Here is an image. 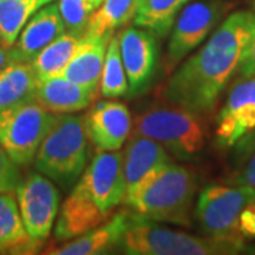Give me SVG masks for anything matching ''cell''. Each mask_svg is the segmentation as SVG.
<instances>
[{
    "mask_svg": "<svg viewBox=\"0 0 255 255\" xmlns=\"http://www.w3.org/2000/svg\"><path fill=\"white\" fill-rule=\"evenodd\" d=\"M230 184H244L255 189V152L250 156L247 164L237 173H234L228 179Z\"/></svg>",
    "mask_w": 255,
    "mask_h": 255,
    "instance_id": "31",
    "label": "cell"
},
{
    "mask_svg": "<svg viewBox=\"0 0 255 255\" xmlns=\"http://www.w3.org/2000/svg\"><path fill=\"white\" fill-rule=\"evenodd\" d=\"M87 163L88 135L85 117L58 114L37 150L36 170L67 189L77 183Z\"/></svg>",
    "mask_w": 255,
    "mask_h": 255,
    "instance_id": "3",
    "label": "cell"
},
{
    "mask_svg": "<svg viewBox=\"0 0 255 255\" xmlns=\"http://www.w3.org/2000/svg\"><path fill=\"white\" fill-rule=\"evenodd\" d=\"M251 7H253V11H254V13H255V0H254V1H253V3H251Z\"/></svg>",
    "mask_w": 255,
    "mask_h": 255,
    "instance_id": "37",
    "label": "cell"
},
{
    "mask_svg": "<svg viewBox=\"0 0 255 255\" xmlns=\"http://www.w3.org/2000/svg\"><path fill=\"white\" fill-rule=\"evenodd\" d=\"M118 41L129 92L143 91L152 80L157 64L159 50L155 34L137 26L127 27L118 34Z\"/></svg>",
    "mask_w": 255,
    "mask_h": 255,
    "instance_id": "12",
    "label": "cell"
},
{
    "mask_svg": "<svg viewBox=\"0 0 255 255\" xmlns=\"http://www.w3.org/2000/svg\"><path fill=\"white\" fill-rule=\"evenodd\" d=\"M91 1V6H92V9L95 10L98 6H100L101 3H102V0H90Z\"/></svg>",
    "mask_w": 255,
    "mask_h": 255,
    "instance_id": "35",
    "label": "cell"
},
{
    "mask_svg": "<svg viewBox=\"0 0 255 255\" xmlns=\"http://www.w3.org/2000/svg\"><path fill=\"white\" fill-rule=\"evenodd\" d=\"M97 90L70 81L63 75L38 80L36 101L51 114H75L91 105Z\"/></svg>",
    "mask_w": 255,
    "mask_h": 255,
    "instance_id": "16",
    "label": "cell"
},
{
    "mask_svg": "<svg viewBox=\"0 0 255 255\" xmlns=\"http://www.w3.org/2000/svg\"><path fill=\"white\" fill-rule=\"evenodd\" d=\"M85 128L97 152L121 150L132 132L130 112L122 102H95L85 117Z\"/></svg>",
    "mask_w": 255,
    "mask_h": 255,
    "instance_id": "13",
    "label": "cell"
},
{
    "mask_svg": "<svg viewBox=\"0 0 255 255\" xmlns=\"http://www.w3.org/2000/svg\"><path fill=\"white\" fill-rule=\"evenodd\" d=\"M38 78L31 63L13 61L0 70V111L36 101Z\"/></svg>",
    "mask_w": 255,
    "mask_h": 255,
    "instance_id": "20",
    "label": "cell"
},
{
    "mask_svg": "<svg viewBox=\"0 0 255 255\" xmlns=\"http://www.w3.org/2000/svg\"><path fill=\"white\" fill-rule=\"evenodd\" d=\"M18 210L33 244L40 247L54 227L60 207V191L40 172L28 173L16 189Z\"/></svg>",
    "mask_w": 255,
    "mask_h": 255,
    "instance_id": "9",
    "label": "cell"
},
{
    "mask_svg": "<svg viewBox=\"0 0 255 255\" xmlns=\"http://www.w3.org/2000/svg\"><path fill=\"white\" fill-rule=\"evenodd\" d=\"M132 133L149 137L179 160H191L206 145L201 115L180 105H152L132 122Z\"/></svg>",
    "mask_w": 255,
    "mask_h": 255,
    "instance_id": "4",
    "label": "cell"
},
{
    "mask_svg": "<svg viewBox=\"0 0 255 255\" xmlns=\"http://www.w3.org/2000/svg\"><path fill=\"white\" fill-rule=\"evenodd\" d=\"M119 247L130 255H223L243 251L233 243L159 227L137 213Z\"/></svg>",
    "mask_w": 255,
    "mask_h": 255,
    "instance_id": "5",
    "label": "cell"
},
{
    "mask_svg": "<svg viewBox=\"0 0 255 255\" xmlns=\"http://www.w3.org/2000/svg\"><path fill=\"white\" fill-rule=\"evenodd\" d=\"M37 248L23 224L16 191L0 193V251L33 253Z\"/></svg>",
    "mask_w": 255,
    "mask_h": 255,
    "instance_id": "21",
    "label": "cell"
},
{
    "mask_svg": "<svg viewBox=\"0 0 255 255\" xmlns=\"http://www.w3.org/2000/svg\"><path fill=\"white\" fill-rule=\"evenodd\" d=\"M57 6L63 17L65 33L82 37L91 17L92 9L90 0H58Z\"/></svg>",
    "mask_w": 255,
    "mask_h": 255,
    "instance_id": "27",
    "label": "cell"
},
{
    "mask_svg": "<svg viewBox=\"0 0 255 255\" xmlns=\"http://www.w3.org/2000/svg\"><path fill=\"white\" fill-rule=\"evenodd\" d=\"M255 128V74L238 81L228 94L217 115L216 142L220 147H233Z\"/></svg>",
    "mask_w": 255,
    "mask_h": 255,
    "instance_id": "11",
    "label": "cell"
},
{
    "mask_svg": "<svg viewBox=\"0 0 255 255\" xmlns=\"http://www.w3.org/2000/svg\"><path fill=\"white\" fill-rule=\"evenodd\" d=\"M253 24L254 11L231 13L199 51L170 75L162 91L164 101L201 117L210 114L228 81L238 71Z\"/></svg>",
    "mask_w": 255,
    "mask_h": 255,
    "instance_id": "1",
    "label": "cell"
},
{
    "mask_svg": "<svg viewBox=\"0 0 255 255\" xmlns=\"http://www.w3.org/2000/svg\"><path fill=\"white\" fill-rule=\"evenodd\" d=\"M111 36H102L98 38L82 37L81 46L78 47L73 58L65 65L60 75L70 81L81 84L84 87L97 90L100 87L105 53Z\"/></svg>",
    "mask_w": 255,
    "mask_h": 255,
    "instance_id": "19",
    "label": "cell"
},
{
    "mask_svg": "<svg viewBox=\"0 0 255 255\" xmlns=\"http://www.w3.org/2000/svg\"><path fill=\"white\" fill-rule=\"evenodd\" d=\"M227 4L217 0H200L187 3L174 20L166 54V73L196 50L209 37L210 31L223 17Z\"/></svg>",
    "mask_w": 255,
    "mask_h": 255,
    "instance_id": "8",
    "label": "cell"
},
{
    "mask_svg": "<svg viewBox=\"0 0 255 255\" xmlns=\"http://www.w3.org/2000/svg\"><path fill=\"white\" fill-rule=\"evenodd\" d=\"M55 118L37 101L0 111V145L18 166H27L34 162Z\"/></svg>",
    "mask_w": 255,
    "mask_h": 255,
    "instance_id": "7",
    "label": "cell"
},
{
    "mask_svg": "<svg viewBox=\"0 0 255 255\" xmlns=\"http://www.w3.org/2000/svg\"><path fill=\"white\" fill-rule=\"evenodd\" d=\"M250 207H251L253 210H255V201H253V203L250 204Z\"/></svg>",
    "mask_w": 255,
    "mask_h": 255,
    "instance_id": "36",
    "label": "cell"
},
{
    "mask_svg": "<svg viewBox=\"0 0 255 255\" xmlns=\"http://www.w3.org/2000/svg\"><path fill=\"white\" fill-rule=\"evenodd\" d=\"M16 61L14 53H13V47H6L0 44V70L4 68L10 63Z\"/></svg>",
    "mask_w": 255,
    "mask_h": 255,
    "instance_id": "33",
    "label": "cell"
},
{
    "mask_svg": "<svg viewBox=\"0 0 255 255\" xmlns=\"http://www.w3.org/2000/svg\"><path fill=\"white\" fill-rule=\"evenodd\" d=\"M65 33L63 17L57 3H48L33 14L21 28L13 47L16 61L31 63L44 47Z\"/></svg>",
    "mask_w": 255,
    "mask_h": 255,
    "instance_id": "14",
    "label": "cell"
},
{
    "mask_svg": "<svg viewBox=\"0 0 255 255\" xmlns=\"http://www.w3.org/2000/svg\"><path fill=\"white\" fill-rule=\"evenodd\" d=\"M100 91L105 98H119L129 94L127 73L124 68L118 36H111L107 47L102 74H101Z\"/></svg>",
    "mask_w": 255,
    "mask_h": 255,
    "instance_id": "26",
    "label": "cell"
},
{
    "mask_svg": "<svg viewBox=\"0 0 255 255\" xmlns=\"http://www.w3.org/2000/svg\"><path fill=\"white\" fill-rule=\"evenodd\" d=\"M54 0H0V43L14 46L21 28L33 14Z\"/></svg>",
    "mask_w": 255,
    "mask_h": 255,
    "instance_id": "25",
    "label": "cell"
},
{
    "mask_svg": "<svg viewBox=\"0 0 255 255\" xmlns=\"http://www.w3.org/2000/svg\"><path fill=\"white\" fill-rule=\"evenodd\" d=\"M238 73L241 75V78L251 77L255 74V13H254V24H253V31L250 40L247 43L241 63L238 65Z\"/></svg>",
    "mask_w": 255,
    "mask_h": 255,
    "instance_id": "29",
    "label": "cell"
},
{
    "mask_svg": "<svg viewBox=\"0 0 255 255\" xmlns=\"http://www.w3.org/2000/svg\"><path fill=\"white\" fill-rule=\"evenodd\" d=\"M82 37L73 36L64 33L44 47L38 54L31 60L33 70L38 80H46L57 77L63 73L65 65L70 63L78 47L81 46Z\"/></svg>",
    "mask_w": 255,
    "mask_h": 255,
    "instance_id": "24",
    "label": "cell"
},
{
    "mask_svg": "<svg viewBox=\"0 0 255 255\" xmlns=\"http://www.w3.org/2000/svg\"><path fill=\"white\" fill-rule=\"evenodd\" d=\"M234 147V157L237 163H244L250 159V156L255 152V128L241 137Z\"/></svg>",
    "mask_w": 255,
    "mask_h": 255,
    "instance_id": "30",
    "label": "cell"
},
{
    "mask_svg": "<svg viewBox=\"0 0 255 255\" xmlns=\"http://www.w3.org/2000/svg\"><path fill=\"white\" fill-rule=\"evenodd\" d=\"M238 228L244 238H255V210L250 206L241 211L238 220Z\"/></svg>",
    "mask_w": 255,
    "mask_h": 255,
    "instance_id": "32",
    "label": "cell"
},
{
    "mask_svg": "<svg viewBox=\"0 0 255 255\" xmlns=\"http://www.w3.org/2000/svg\"><path fill=\"white\" fill-rule=\"evenodd\" d=\"M243 253L255 255V244H253V246H244V248H243Z\"/></svg>",
    "mask_w": 255,
    "mask_h": 255,
    "instance_id": "34",
    "label": "cell"
},
{
    "mask_svg": "<svg viewBox=\"0 0 255 255\" xmlns=\"http://www.w3.org/2000/svg\"><path fill=\"white\" fill-rule=\"evenodd\" d=\"M196 191V173L169 162L146 174L124 203L149 221L189 227Z\"/></svg>",
    "mask_w": 255,
    "mask_h": 255,
    "instance_id": "2",
    "label": "cell"
},
{
    "mask_svg": "<svg viewBox=\"0 0 255 255\" xmlns=\"http://www.w3.org/2000/svg\"><path fill=\"white\" fill-rule=\"evenodd\" d=\"M0 44H1V43H0Z\"/></svg>",
    "mask_w": 255,
    "mask_h": 255,
    "instance_id": "38",
    "label": "cell"
},
{
    "mask_svg": "<svg viewBox=\"0 0 255 255\" xmlns=\"http://www.w3.org/2000/svg\"><path fill=\"white\" fill-rule=\"evenodd\" d=\"M21 182L18 164L11 159L4 147L0 145V193L16 191Z\"/></svg>",
    "mask_w": 255,
    "mask_h": 255,
    "instance_id": "28",
    "label": "cell"
},
{
    "mask_svg": "<svg viewBox=\"0 0 255 255\" xmlns=\"http://www.w3.org/2000/svg\"><path fill=\"white\" fill-rule=\"evenodd\" d=\"M191 0H137L133 21L159 37L167 36L180 10Z\"/></svg>",
    "mask_w": 255,
    "mask_h": 255,
    "instance_id": "23",
    "label": "cell"
},
{
    "mask_svg": "<svg viewBox=\"0 0 255 255\" xmlns=\"http://www.w3.org/2000/svg\"><path fill=\"white\" fill-rule=\"evenodd\" d=\"M110 219L94 201L75 184L63 203L54 227L55 240H71L88 233Z\"/></svg>",
    "mask_w": 255,
    "mask_h": 255,
    "instance_id": "17",
    "label": "cell"
},
{
    "mask_svg": "<svg viewBox=\"0 0 255 255\" xmlns=\"http://www.w3.org/2000/svg\"><path fill=\"white\" fill-rule=\"evenodd\" d=\"M75 184L110 216L124 203L127 194L122 153L119 150L97 152Z\"/></svg>",
    "mask_w": 255,
    "mask_h": 255,
    "instance_id": "10",
    "label": "cell"
},
{
    "mask_svg": "<svg viewBox=\"0 0 255 255\" xmlns=\"http://www.w3.org/2000/svg\"><path fill=\"white\" fill-rule=\"evenodd\" d=\"M169 162H172L170 155L167 153L163 146L137 133L129 135L125 150L122 152L124 176L127 183L125 199L135 191L146 174Z\"/></svg>",
    "mask_w": 255,
    "mask_h": 255,
    "instance_id": "18",
    "label": "cell"
},
{
    "mask_svg": "<svg viewBox=\"0 0 255 255\" xmlns=\"http://www.w3.org/2000/svg\"><path fill=\"white\" fill-rule=\"evenodd\" d=\"M136 213L122 210L112 216L110 220L98 227L92 228L88 233L77 237L74 241L58 247L44 254L53 255H95L108 253L110 250L119 247L121 240L125 236L128 228L135 221Z\"/></svg>",
    "mask_w": 255,
    "mask_h": 255,
    "instance_id": "15",
    "label": "cell"
},
{
    "mask_svg": "<svg viewBox=\"0 0 255 255\" xmlns=\"http://www.w3.org/2000/svg\"><path fill=\"white\" fill-rule=\"evenodd\" d=\"M137 0H102L92 11L82 37L98 38L111 36L119 27L127 26L135 17Z\"/></svg>",
    "mask_w": 255,
    "mask_h": 255,
    "instance_id": "22",
    "label": "cell"
},
{
    "mask_svg": "<svg viewBox=\"0 0 255 255\" xmlns=\"http://www.w3.org/2000/svg\"><path fill=\"white\" fill-rule=\"evenodd\" d=\"M255 201V189L244 184H209L200 191L194 210L206 237L244 248L238 220L241 211Z\"/></svg>",
    "mask_w": 255,
    "mask_h": 255,
    "instance_id": "6",
    "label": "cell"
}]
</instances>
